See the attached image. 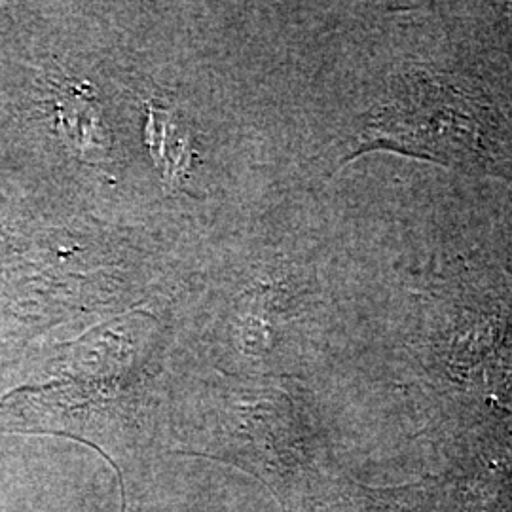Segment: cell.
Instances as JSON below:
<instances>
[{
    "instance_id": "obj_2",
    "label": "cell",
    "mask_w": 512,
    "mask_h": 512,
    "mask_svg": "<svg viewBox=\"0 0 512 512\" xmlns=\"http://www.w3.org/2000/svg\"><path fill=\"white\" fill-rule=\"evenodd\" d=\"M495 120L473 93L440 74H404L366 118L346 162L393 150L448 167L494 162Z\"/></svg>"
},
{
    "instance_id": "obj_3",
    "label": "cell",
    "mask_w": 512,
    "mask_h": 512,
    "mask_svg": "<svg viewBox=\"0 0 512 512\" xmlns=\"http://www.w3.org/2000/svg\"><path fill=\"white\" fill-rule=\"evenodd\" d=\"M264 385L226 378L184 427L179 452L213 459L283 492L306 465L291 406Z\"/></svg>"
},
{
    "instance_id": "obj_4",
    "label": "cell",
    "mask_w": 512,
    "mask_h": 512,
    "mask_svg": "<svg viewBox=\"0 0 512 512\" xmlns=\"http://www.w3.org/2000/svg\"><path fill=\"white\" fill-rule=\"evenodd\" d=\"M145 139L165 184L177 188L186 177L192 158V145L186 129L179 126L173 112L148 105Z\"/></svg>"
},
{
    "instance_id": "obj_1",
    "label": "cell",
    "mask_w": 512,
    "mask_h": 512,
    "mask_svg": "<svg viewBox=\"0 0 512 512\" xmlns=\"http://www.w3.org/2000/svg\"><path fill=\"white\" fill-rule=\"evenodd\" d=\"M143 359L122 330H95L69 346L50 382L0 399V433L76 440L122 471L143 442Z\"/></svg>"
},
{
    "instance_id": "obj_5",
    "label": "cell",
    "mask_w": 512,
    "mask_h": 512,
    "mask_svg": "<svg viewBox=\"0 0 512 512\" xmlns=\"http://www.w3.org/2000/svg\"><path fill=\"white\" fill-rule=\"evenodd\" d=\"M116 478H118V488H120V499H122V507L120 512H128V490H126V478L120 471H114Z\"/></svg>"
}]
</instances>
